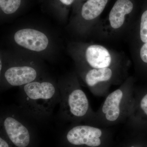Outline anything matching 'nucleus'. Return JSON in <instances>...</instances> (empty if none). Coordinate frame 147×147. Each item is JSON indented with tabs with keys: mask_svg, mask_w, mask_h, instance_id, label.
<instances>
[{
	"mask_svg": "<svg viewBox=\"0 0 147 147\" xmlns=\"http://www.w3.org/2000/svg\"><path fill=\"white\" fill-rule=\"evenodd\" d=\"M140 37L142 42H147V10L143 13L141 17Z\"/></svg>",
	"mask_w": 147,
	"mask_h": 147,
	"instance_id": "nucleus-14",
	"label": "nucleus"
},
{
	"mask_svg": "<svg viewBox=\"0 0 147 147\" xmlns=\"http://www.w3.org/2000/svg\"><path fill=\"white\" fill-rule=\"evenodd\" d=\"M61 111L66 119L74 124L90 123L95 112L92 110L86 94L76 82L69 84L60 91Z\"/></svg>",
	"mask_w": 147,
	"mask_h": 147,
	"instance_id": "nucleus-3",
	"label": "nucleus"
},
{
	"mask_svg": "<svg viewBox=\"0 0 147 147\" xmlns=\"http://www.w3.org/2000/svg\"><path fill=\"white\" fill-rule=\"evenodd\" d=\"M14 39L18 45L35 52H41L45 50L49 43L46 35L32 29L19 30L15 33Z\"/></svg>",
	"mask_w": 147,
	"mask_h": 147,
	"instance_id": "nucleus-8",
	"label": "nucleus"
},
{
	"mask_svg": "<svg viewBox=\"0 0 147 147\" xmlns=\"http://www.w3.org/2000/svg\"><path fill=\"white\" fill-rule=\"evenodd\" d=\"M60 100V92L54 84L47 81H34L24 85L21 91L22 108L35 118L50 116Z\"/></svg>",
	"mask_w": 147,
	"mask_h": 147,
	"instance_id": "nucleus-2",
	"label": "nucleus"
},
{
	"mask_svg": "<svg viewBox=\"0 0 147 147\" xmlns=\"http://www.w3.org/2000/svg\"><path fill=\"white\" fill-rule=\"evenodd\" d=\"M0 147H9L8 143L2 137L0 138Z\"/></svg>",
	"mask_w": 147,
	"mask_h": 147,
	"instance_id": "nucleus-16",
	"label": "nucleus"
},
{
	"mask_svg": "<svg viewBox=\"0 0 147 147\" xmlns=\"http://www.w3.org/2000/svg\"><path fill=\"white\" fill-rule=\"evenodd\" d=\"M85 59L88 67L87 69L126 67L113 56L108 48L98 44L87 47L85 50Z\"/></svg>",
	"mask_w": 147,
	"mask_h": 147,
	"instance_id": "nucleus-6",
	"label": "nucleus"
},
{
	"mask_svg": "<svg viewBox=\"0 0 147 147\" xmlns=\"http://www.w3.org/2000/svg\"><path fill=\"white\" fill-rule=\"evenodd\" d=\"M134 5L130 0H117L110 11L108 24L113 31L120 30L125 24L127 15L131 13Z\"/></svg>",
	"mask_w": 147,
	"mask_h": 147,
	"instance_id": "nucleus-11",
	"label": "nucleus"
},
{
	"mask_svg": "<svg viewBox=\"0 0 147 147\" xmlns=\"http://www.w3.org/2000/svg\"><path fill=\"white\" fill-rule=\"evenodd\" d=\"M133 128L147 127V91H136L130 115L126 121Z\"/></svg>",
	"mask_w": 147,
	"mask_h": 147,
	"instance_id": "nucleus-9",
	"label": "nucleus"
},
{
	"mask_svg": "<svg viewBox=\"0 0 147 147\" xmlns=\"http://www.w3.org/2000/svg\"><path fill=\"white\" fill-rule=\"evenodd\" d=\"M21 0H0L1 9L6 14L16 12L21 4Z\"/></svg>",
	"mask_w": 147,
	"mask_h": 147,
	"instance_id": "nucleus-13",
	"label": "nucleus"
},
{
	"mask_svg": "<svg viewBox=\"0 0 147 147\" xmlns=\"http://www.w3.org/2000/svg\"><path fill=\"white\" fill-rule=\"evenodd\" d=\"M108 0H88L82 7V16L87 21L97 18L105 9Z\"/></svg>",
	"mask_w": 147,
	"mask_h": 147,
	"instance_id": "nucleus-12",
	"label": "nucleus"
},
{
	"mask_svg": "<svg viewBox=\"0 0 147 147\" xmlns=\"http://www.w3.org/2000/svg\"><path fill=\"white\" fill-rule=\"evenodd\" d=\"M82 77L93 94L106 96L113 85H121L126 77L127 67H110L86 69Z\"/></svg>",
	"mask_w": 147,
	"mask_h": 147,
	"instance_id": "nucleus-4",
	"label": "nucleus"
},
{
	"mask_svg": "<svg viewBox=\"0 0 147 147\" xmlns=\"http://www.w3.org/2000/svg\"><path fill=\"white\" fill-rule=\"evenodd\" d=\"M2 69V63L1 61H0V70L1 71Z\"/></svg>",
	"mask_w": 147,
	"mask_h": 147,
	"instance_id": "nucleus-18",
	"label": "nucleus"
},
{
	"mask_svg": "<svg viewBox=\"0 0 147 147\" xmlns=\"http://www.w3.org/2000/svg\"><path fill=\"white\" fill-rule=\"evenodd\" d=\"M74 125L66 134L67 140L69 144L88 147H99L102 145V137L106 131L105 127L86 123Z\"/></svg>",
	"mask_w": 147,
	"mask_h": 147,
	"instance_id": "nucleus-5",
	"label": "nucleus"
},
{
	"mask_svg": "<svg viewBox=\"0 0 147 147\" xmlns=\"http://www.w3.org/2000/svg\"><path fill=\"white\" fill-rule=\"evenodd\" d=\"M134 83L133 77H127L118 88L108 94L90 124L107 127L126 122L134 102Z\"/></svg>",
	"mask_w": 147,
	"mask_h": 147,
	"instance_id": "nucleus-1",
	"label": "nucleus"
},
{
	"mask_svg": "<svg viewBox=\"0 0 147 147\" xmlns=\"http://www.w3.org/2000/svg\"><path fill=\"white\" fill-rule=\"evenodd\" d=\"M74 0H60V1L65 5H69L72 4Z\"/></svg>",
	"mask_w": 147,
	"mask_h": 147,
	"instance_id": "nucleus-17",
	"label": "nucleus"
},
{
	"mask_svg": "<svg viewBox=\"0 0 147 147\" xmlns=\"http://www.w3.org/2000/svg\"><path fill=\"white\" fill-rule=\"evenodd\" d=\"M38 72L29 65L15 66L9 67L5 72V79L11 86H21L35 81Z\"/></svg>",
	"mask_w": 147,
	"mask_h": 147,
	"instance_id": "nucleus-10",
	"label": "nucleus"
},
{
	"mask_svg": "<svg viewBox=\"0 0 147 147\" xmlns=\"http://www.w3.org/2000/svg\"><path fill=\"white\" fill-rule=\"evenodd\" d=\"M131 147H136L134 146H131Z\"/></svg>",
	"mask_w": 147,
	"mask_h": 147,
	"instance_id": "nucleus-19",
	"label": "nucleus"
},
{
	"mask_svg": "<svg viewBox=\"0 0 147 147\" xmlns=\"http://www.w3.org/2000/svg\"><path fill=\"white\" fill-rule=\"evenodd\" d=\"M2 125L9 139L17 147H27L31 141L28 128L25 123L14 115L5 116Z\"/></svg>",
	"mask_w": 147,
	"mask_h": 147,
	"instance_id": "nucleus-7",
	"label": "nucleus"
},
{
	"mask_svg": "<svg viewBox=\"0 0 147 147\" xmlns=\"http://www.w3.org/2000/svg\"><path fill=\"white\" fill-rule=\"evenodd\" d=\"M140 57L142 61L147 64V42L144 43L140 50Z\"/></svg>",
	"mask_w": 147,
	"mask_h": 147,
	"instance_id": "nucleus-15",
	"label": "nucleus"
}]
</instances>
